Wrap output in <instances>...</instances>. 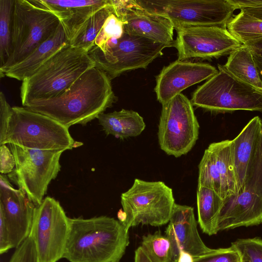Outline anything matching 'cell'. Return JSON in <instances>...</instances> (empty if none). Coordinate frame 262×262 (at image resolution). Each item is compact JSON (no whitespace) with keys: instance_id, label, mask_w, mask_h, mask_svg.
<instances>
[{"instance_id":"cell-12","label":"cell","mask_w":262,"mask_h":262,"mask_svg":"<svg viewBox=\"0 0 262 262\" xmlns=\"http://www.w3.org/2000/svg\"><path fill=\"white\" fill-rule=\"evenodd\" d=\"M168 46L124 32L118 43L102 52L94 46L89 52L95 67L112 79L124 72L145 69Z\"/></svg>"},{"instance_id":"cell-10","label":"cell","mask_w":262,"mask_h":262,"mask_svg":"<svg viewBox=\"0 0 262 262\" xmlns=\"http://www.w3.org/2000/svg\"><path fill=\"white\" fill-rule=\"evenodd\" d=\"M262 223V139L248 166L243 189L225 200L216 222V230Z\"/></svg>"},{"instance_id":"cell-39","label":"cell","mask_w":262,"mask_h":262,"mask_svg":"<svg viewBox=\"0 0 262 262\" xmlns=\"http://www.w3.org/2000/svg\"><path fill=\"white\" fill-rule=\"evenodd\" d=\"M256 68L262 83V57L252 53Z\"/></svg>"},{"instance_id":"cell-11","label":"cell","mask_w":262,"mask_h":262,"mask_svg":"<svg viewBox=\"0 0 262 262\" xmlns=\"http://www.w3.org/2000/svg\"><path fill=\"white\" fill-rule=\"evenodd\" d=\"M162 105L158 132L160 147L168 155L181 157L198 139L200 126L193 105L180 93Z\"/></svg>"},{"instance_id":"cell-36","label":"cell","mask_w":262,"mask_h":262,"mask_svg":"<svg viewBox=\"0 0 262 262\" xmlns=\"http://www.w3.org/2000/svg\"><path fill=\"white\" fill-rule=\"evenodd\" d=\"M12 107L7 102L5 94L1 91L0 93V137L4 134L6 130L12 112Z\"/></svg>"},{"instance_id":"cell-22","label":"cell","mask_w":262,"mask_h":262,"mask_svg":"<svg viewBox=\"0 0 262 262\" xmlns=\"http://www.w3.org/2000/svg\"><path fill=\"white\" fill-rule=\"evenodd\" d=\"M67 42H69L60 23L50 38L26 58L0 73L1 77L6 76L23 81L35 72Z\"/></svg>"},{"instance_id":"cell-34","label":"cell","mask_w":262,"mask_h":262,"mask_svg":"<svg viewBox=\"0 0 262 262\" xmlns=\"http://www.w3.org/2000/svg\"><path fill=\"white\" fill-rule=\"evenodd\" d=\"M236 9H239L262 19V0H229Z\"/></svg>"},{"instance_id":"cell-2","label":"cell","mask_w":262,"mask_h":262,"mask_svg":"<svg viewBox=\"0 0 262 262\" xmlns=\"http://www.w3.org/2000/svg\"><path fill=\"white\" fill-rule=\"evenodd\" d=\"M129 244L128 230L113 217L70 218L63 258L69 262H119Z\"/></svg>"},{"instance_id":"cell-38","label":"cell","mask_w":262,"mask_h":262,"mask_svg":"<svg viewBox=\"0 0 262 262\" xmlns=\"http://www.w3.org/2000/svg\"><path fill=\"white\" fill-rule=\"evenodd\" d=\"M134 262H152L141 246L135 252Z\"/></svg>"},{"instance_id":"cell-1","label":"cell","mask_w":262,"mask_h":262,"mask_svg":"<svg viewBox=\"0 0 262 262\" xmlns=\"http://www.w3.org/2000/svg\"><path fill=\"white\" fill-rule=\"evenodd\" d=\"M117 101L111 79L95 67L84 72L60 96L34 101L25 107L69 128L75 124L86 125Z\"/></svg>"},{"instance_id":"cell-29","label":"cell","mask_w":262,"mask_h":262,"mask_svg":"<svg viewBox=\"0 0 262 262\" xmlns=\"http://www.w3.org/2000/svg\"><path fill=\"white\" fill-rule=\"evenodd\" d=\"M140 246L152 262H172L170 241L159 231L143 236Z\"/></svg>"},{"instance_id":"cell-24","label":"cell","mask_w":262,"mask_h":262,"mask_svg":"<svg viewBox=\"0 0 262 262\" xmlns=\"http://www.w3.org/2000/svg\"><path fill=\"white\" fill-rule=\"evenodd\" d=\"M223 66L235 78L262 92V83L253 54L247 46L242 45L233 51Z\"/></svg>"},{"instance_id":"cell-15","label":"cell","mask_w":262,"mask_h":262,"mask_svg":"<svg viewBox=\"0 0 262 262\" xmlns=\"http://www.w3.org/2000/svg\"><path fill=\"white\" fill-rule=\"evenodd\" d=\"M198 186L214 191L223 200L239 192L232 140L210 144L199 165Z\"/></svg>"},{"instance_id":"cell-14","label":"cell","mask_w":262,"mask_h":262,"mask_svg":"<svg viewBox=\"0 0 262 262\" xmlns=\"http://www.w3.org/2000/svg\"><path fill=\"white\" fill-rule=\"evenodd\" d=\"M176 31L174 47L179 60L218 58L229 55L243 45L225 27L191 26Z\"/></svg>"},{"instance_id":"cell-16","label":"cell","mask_w":262,"mask_h":262,"mask_svg":"<svg viewBox=\"0 0 262 262\" xmlns=\"http://www.w3.org/2000/svg\"><path fill=\"white\" fill-rule=\"evenodd\" d=\"M114 13L124 24L126 33L174 47V28L168 19L148 12L136 0H110Z\"/></svg>"},{"instance_id":"cell-33","label":"cell","mask_w":262,"mask_h":262,"mask_svg":"<svg viewBox=\"0 0 262 262\" xmlns=\"http://www.w3.org/2000/svg\"><path fill=\"white\" fill-rule=\"evenodd\" d=\"M9 262H40L34 242L30 235L15 248Z\"/></svg>"},{"instance_id":"cell-26","label":"cell","mask_w":262,"mask_h":262,"mask_svg":"<svg viewBox=\"0 0 262 262\" xmlns=\"http://www.w3.org/2000/svg\"><path fill=\"white\" fill-rule=\"evenodd\" d=\"M109 4L92 15L80 27L69 43L88 52L95 46V39L106 18L113 13Z\"/></svg>"},{"instance_id":"cell-25","label":"cell","mask_w":262,"mask_h":262,"mask_svg":"<svg viewBox=\"0 0 262 262\" xmlns=\"http://www.w3.org/2000/svg\"><path fill=\"white\" fill-rule=\"evenodd\" d=\"M198 223L203 232L215 234L216 222L223 200L213 190L198 186L196 192Z\"/></svg>"},{"instance_id":"cell-19","label":"cell","mask_w":262,"mask_h":262,"mask_svg":"<svg viewBox=\"0 0 262 262\" xmlns=\"http://www.w3.org/2000/svg\"><path fill=\"white\" fill-rule=\"evenodd\" d=\"M168 223L165 236L171 244L172 262H177L183 251L195 257L211 250L200 236L192 207L175 203Z\"/></svg>"},{"instance_id":"cell-21","label":"cell","mask_w":262,"mask_h":262,"mask_svg":"<svg viewBox=\"0 0 262 262\" xmlns=\"http://www.w3.org/2000/svg\"><path fill=\"white\" fill-rule=\"evenodd\" d=\"M262 139V120L251 119L232 141L233 156L239 192L243 189L249 163Z\"/></svg>"},{"instance_id":"cell-27","label":"cell","mask_w":262,"mask_h":262,"mask_svg":"<svg viewBox=\"0 0 262 262\" xmlns=\"http://www.w3.org/2000/svg\"><path fill=\"white\" fill-rule=\"evenodd\" d=\"M227 28L243 45L262 37V19L243 11L233 16L227 25Z\"/></svg>"},{"instance_id":"cell-17","label":"cell","mask_w":262,"mask_h":262,"mask_svg":"<svg viewBox=\"0 0 262 262\" xmlns=\"http://www.w3.org/2000/svg\"><path fill=\"white\" fill-rule=\"evenodd\" d=\"M5 174L0 175V220L9 232L12 248L30 235L36 206L21 189H15Z\"/></svg>"},{"instance_id":"cell-32","label":"cell","mask_w":262,"mask_h":262,"mask_svg":"<svg viewBox=\"0 0 262 262\" xmlns=\"http://www.w3.org/2000/svg\"><path fill=\"white\" fill-rule=\"evenodd\" d=\"M194 258V262H241L238 252L231 246L211 249L209 252Z\"/></svg>"},{"instance_id":"cell-28","label":"cell","mask_w":262,"mask_h":262,"mask_svg":"<svg viewBox=\"0 0 262 262\" xmlns=\"http://www.w3.org/2000/svg\"><path fill=\"white\" fill-rule=\"evenodd\" d=\"M14 3L15 0H0V68L5 64L11 54Z\"/></svg>"},{"instance_id":"cell-9","label":"cell","mask_w":262,"mask_h":262,"mask_svg":"<svg viewBox=\"0 0 262 262\" xmlns=\"http://www.w3.org/2000/svg\"><path fill=\"white\" fill-rule=\"evenodd\" d=\"M136 1L148 12L169 19L176 30L191 26L227 27L235 10L229 0Z\"/></svg>"},{"instance_id":"cell-3","label":"cell","mask_w":262,"mask_h":262,"mask_svg":"<svg viewBox=\"0 0 262 262\" xmlns=\"http://www.w3.org/2000/svg\"><path fill=\"white\" fill-rule=\"evenodd\" d=\"M88 52L64 43L35 72L22 81L23 106L62 95L84 72L95 67Z\"/></svg>"},{"instance_id":"cell-37","label":"cell","mask_w":262,"mask_h":262,"mask_svg":"<svg viewBox=\"0 0 262 262\" xmlns=\"http://www.w3.org/2000/svg\"><path fill=\"white\" fill-rule=\"evenodd\" d=\"M243 45L247 46L252 53L262 57V37L248 41Z\"/></svg>"},{"instance_id":"cell-8","label":"cell","mask_w":262,"mask_h":262,"mask_svg":"<svg viewBox=\"0 0 262 262\" xmlns=\"http://www.w3.org/2000/svg\"><path fill=\"white\" fill-rule=\"evenodd\" d=\"M15 167L7 177L23 190L36 206L41 204L52 180L61 169L62 150H40L9 144Z\"/></svg>"},{"instance_id":"cell-35","label":"cell","mask_w":262,"mask_h":262,"mask_svg":"<svg viewBox=\"0 0 262 262\" xmlns=\"http://www.w3.org/2000/svg\"><path fill=\"white\" fill-rule=\"evenodd\" d=\"M15 167V161L13 155L6 144L0 147V172L5 174L11 172Z\"/></svg>"},{"instance_id":"cell-4","label":"cell","mask_w":262,"mask_h":262,"mask_svg":"<svg viewBox=\"0 0 262 262\" xmlns=\"http://www.w3.org/2000/svg\"><path fill=\"white\" fill-rule=\"evenodd\" d=\"M14 144L40 150H71L81 146L69 128L54 119L25 106H13L0 145Z\"/></svg>"},{"instance_id":"cell-20","label":"cell","mask_w":262,"mask_h":262,"mask_svg":"<svg viewBox=\"0 0 262 262\" xmlns=\"http://www.w3.org/2000/svg\"><path fill=\"white\" fill-rule=\"evenodd\" d=\"M35 1L58 18L68 42L92 15L109 4V0Z\"/></svg>"},{"instance_id":"cell-18","label":"cell","mask_w":262,"mask_h":262,"mask_svg":"<svg viewBox=\"0 0 262 262\" xmlns=\"http://www.w3.org/2000/svg\"><path fill=\"white\" fill-rule=\"evenodd\" d=\"M217 72L208 63L178 59L164 67L156 76L155 91L157 100L162 105L186 88L208 80Z\"/></svg>"},{"instance_id":"cell-6","label":"cell","mask_w":262,"mask_h":262,"mask_svg":"<svg viewBox=\"0 0 262 262\" xmlns=\"http://www.w3.org/2000/svg\"><path fill=\"white\" fill-rule=\"evenodd\" d=\"M217 67L218 72L193 92L192 105L216 114L238 110L262 113V92L235 78L223 65Z\"/></svg>"},{"instance_id":"cell-23","label":"cell","mask_w":262,"mask_h":262,"mask_svg":"<svg viewBox=\"0 0 262 262\" xmlns=\"http://www.w3.org/2000/svg\"><path fill=\"white\" fill-rule=\"evenodd\" d=\"M97 119L106 135H111L121 139L138 136L146 127L142 117L133 110L122 109L103 113Z\"/></svg>"},{"instance_id":"cell-13","label":"cell","mask_w":262,"mask_h":262,"mask_svg":"<svg viewBox=\"0 0 262 262\" xmlns=\"http://www.w3.org/2000/svg\"><path fill=\"white\" fill-rule=\"evenodd\" d=\"M69 232L70 217L58 201L46 196L35 208L30 233L40 262L63 258Z\"/></svg>"},{"instance_id":"cell-31","label":"cell","mask_w":262,"mask_h":262,"mask_svg":"<svg viewBox=\"0 0 262 262\" xmlns=\"http://www.w3.org/2000/svg\"><path fill=\"white\" fill-rule=\"evenodd\" d=\"M124 23L112 13L106 18L98 33L95 46L101 49L108 41L120 38L124 32Z\"/></svg>"},{"instance_id":"cell-7","label":"cell","mask_w":262,"mask_h":262,"mask_svg":"<svg viewBox=\"0 0 262 262\" xmlns=\"http://www.w3.org/2000/svg\"><path fill=\"white\" fill-rule=\"evenodd\" d=\"M60 22L35 0H15L11 54L0 73L19 62L56 31Z\"/></svg>"},{"instance_id":"cell-5","label":"cell","mask_w":262,"mask_h":262,"mask_svg":"<svg viewBox=\"0 0 262 262\" xmlns=\"http://www.w3.org/2000/svg\"><path fill=\"white\" fill-rule=\"evenodd\" d=\"M175 203L172 189L164 182L136 179L121 195L117 216L127 230L140 224L160 226L169 222Z\"/></svg>"},{"instance_id":"cell-41","label":"cell","mask_w":262,"mask_h":262,"mask_svg":"<svg viewBox=\"0 0 262 262\" xmlns=\"http://www.w3.org/2000/svg\"><path fill=\"white\" fill-rule=\"evenodd\" d=\"M241 262H244V261L241 259Z\"/></svg>"},{"instance_id":"cell-40","label":"cell","mask_w":262,"mask_h":262,"mask_svg":"<svg viewBox=\"0 0 262 262\" xmlns=\"http://www.w3.org/2000/svg\"><path fill=\"white\" fill-rule=\"evenodd\" d=\"M177 262H194V258L189 253L183 251L180 252Z\"/></svg>"},{"instance_id":"cell-30","label":"cell","mask_w":262,"mask_h":262,"mask_svg":"<svg viewBox=\"0 0 262 262\" xmlns=\"http://www.w3.org/2000/svg\"><path fill=\"white\" fill-rule=\"evenodd\" d=\"M244 262H262V239L259 237L238 239L231 243Z\"/></svg>"}]
</instances>
